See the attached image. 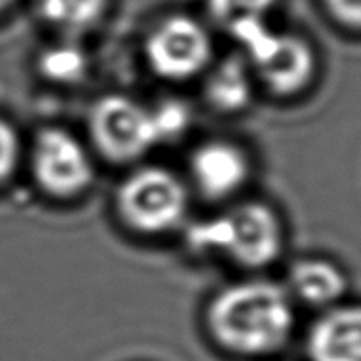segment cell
I'll return each mask as SVG.
<instances>
[{
    "mask_svg": "<svg viewBox=\"0 0 361 361\" xmlns=\"http://www.w3.org/2000/svg\"><path fill=\"white\" fill-rule=\"evenodd\" d=\"M290 295L278 283L247 280L216 293L206 309L212 338L239 355H267L280 350L293 330Z\"/></svg>",
    "mask_w": 361,
    "mask_h": 361,
    "instance_id": "6da1fadb",
    "label": "cell"
},
{
    "mask_svg": "<svg viewBox=\"0 0 361 361\" xmlns=\"http://www.w3.org/2000/svg\"><path fill=\"white\" fill-rule=\"evenodd\" d=\"M189 239L198 251H218L241 267L262 268L282 252L283 233L270 206L245 202L214 220L197 224Z\"/></svg>",
    "mask_w": 361,
    "mask_h": 361,
    "instance_id": "7a4b0ae2",
    "label": "cell"
},
{
    "mask_svg": "<svg viewBox=\"0 0 361 361\" xmlns=\"http://www.w3.org/2000/svg\"><path fill=\"white\" fill-rule=\"evenodd\" d=\"M187 190L171 171L144 167L128 175L117 195L118 214L140 233H164L187 212Z\"/></svg>",
    "mask_w": 361,
    "mask_h": 361,
    "instance_id": "3957f363",
    "label": "cell"
},
{
    "mask_svg": "<svg viewBox=\"0 0 361 361\" xmlns=\"http://www.w3.org/2000/svg\"><path fill=\"white\" fill-rule=\"evenodd\" d=\"M229 30L243 45L260 78L278 94H293L313 76L314 59L309 45L293 35L270 32L262 18L237 22Z\"/></svg>",
    "mask_w": 361,
    "mask_h": 361,
    "instance_id": "277c9868",
    "label": "cell"
},
{
    "mask_svg": "<svg viewBox=\"0 0 361 361\" xmlns=\"http://www.w3.org/2000/svg\"><path fill=\"white\" fill-rule=\"evenodd\" d=\"M90 126L97 148L115 161L134 159L157 144L149 111L123 95L97 103Z\"/></svg>",
    "mask_w": 361,
    "mask_h": 361,
    "instance_id": "5b68a950",
    "label": "cell"
},
{
    "mask_svg": "<svg viewBox=\"0 0 361 361\" xmlns=\"http://www.w3.org/2000/svg\"><path fill=\"white\" fill-rule=\"evenodd\" d=\"M210 37L197 20L167 18L149 35L146 56L156 74L167 80H187L210 61Z\"/></svg>",
    "mask_w": 361,
    "mask_h": 361,
    "instance_id": "8992f818",
    "label": "cell"
},
{
    "mask_svg": "<svg viewBox=\"0 0 361 361\" xmlns=\"http://www.w3.org/2000/svg\"><path fill=\"white\" fill-rule=\"evenodd\" d=\"M33 173L49 195L66 198L74 197L94 179V167L72 134L49 128L35 142L33 149Z\"/></svg>",
    "mask_w": 361,
    "mask_h": 361,
    "instance_id": "52a82bcc",
    "label": "cell"
},
{
    "mask_svg": "<svg viewBox=\"0 0 361 361\" xmlns=\"http://www.w3.org/2000/svg\"><path fill=\"white\" fill-rule=\"evenodd\" d=\"M311 361H361V307H338L309 330Z\"/></svg>",
    "mask_w": 361,
    "mask_h": 361,
    "instance_id": "ba28073f",
    "label": "cell"
},
{
    "mask_svg": "<svg viewBox=\"0 0 361 361\" xmlns=\"http://www.w3.org/2000/svg\"><path fill=\"white\" fill-rule=\"evenodd\" d=\"M190 171L206 197L224 198L243 187L249 177V161L241 149L228 142H210L195 152Z\"/></svg>",
    "mask_w": 361,
    "mask_h": 361,
    "instance_id": "9c48e42d",
    "label": "cell"
},
{
    "mask_svg": "<svg viewBox=\"0 0 361 361\" xmlns=\"http://www.w3.org/2000/svg\"><path fill=\"white\" fill-rule=\"evenodd\" d=\"M290 288L301 301L309 305H330L342 298L345 278L340 268L326 260H301L290 272Z\"/></svg>",
    "mask_w": 361,
    "mask_h": 361,
    "instance_id": "30bf717a",
    "label": "cell"
},
{
    "mask_svg": "<svg viewBox=\"0 0 361 361\" xmlns=\"http://www.w3.org/2000/svg\"><path fill=\"white\" fill-rule=\"evenodd\" d=\"M206 94L220 111L243 109L251 99V78L243 61L237 56L224 61L208 78Z\"/></svg>",
    "mask_w": 361,
    "mask_h": 361,
    "instance_id": "8fae6325",
    "label": "cell"
},
{
    "mask_svg": "<svg viewBox=\"0 0 361 361\" xmlns=\"http://www.w3.org/2000/svg\"><path fill=\"white\" fill-rule=\"evenodd\" d=\"M105 8V0H39L43 18L64 32H84L94 25Z\"/></svg>",
    "mask_w": 361,
    "mask_h": 361,
    "instance_id": "7c38bea8",
    "label": "cell"
},
{
    "mask_svg": "<svg viewBox=\"0 0 361 361\" xmlns=\"http://www.w3.org/2000/svg\"><path fill=\"white\" fill-rule=\"evenodd\" d=\"M41 72L53 82L72 84L78 82L87 68V59L84 51L72 43H61L49 47L39 59Z\"/></svg>",
    "mask_w": 361,
    "mask_h": 361,
    "instance_id": "4fadbf2b",
    "label": "cell"
},
{
    "mask_svg": "<svg viewBox=\"0 0 361 361\" xmlns=\"http://www.w3.org/2000/svg\"><path fill=\"white\" fill-rule=\"evenodd\" d=\"M149 115H152V125L156 130L157 142L179 138L187 130L190 121L189 109L179 102L161 103L159 107L149 111Z\"/></svg>",
    "mask_w": 361,
    "mask_h": 361,
    "instance_id": "5bb4252c",
    "label": "cell"
},
{
    "mask_svg": "<svg viewBox=\"0 0 361 361\" xmlns=\"http://www.w3.org/2000/svg\"><path fill=\"white\" fill-rule=\"evenodd\" d=\"M274 0H208L212 14L231 27L249 18H262Z\"/></svg>",
    "mask_w": 361,
    "mask_h": 361,
    "instance_id": "9a60e30c",
    "label": "cell"
},
{
    "mask_svg": "<svg viewBox=\"0 0 361 361\" xmlns=\"http://www.w3.org/2000/svg\"><path fill=\"white\" fill-rule=\"evenodd\" d=\"M20 159V142L14 128L0 121V183L10 179Z\"/></svg>",
    "mask_w": 361,
    "mask_h": 361,
    "instance_id": "2e32d148",
    "label": "cell"
},
{
    "mask_svg": "<svg viewBox=\"0 0 361 361\" xmlns=\"http://www.w3.org/2000/svg\"><path fill=\"white\" fill-rule=\"evenodd\" d=\"M336 20L345 25L361 27V0H324Z\"/></svg>",
    "mask_w": 361,
    "mask_h": 361,
    "instance_id": "e0dca14e",
    "label": "cell"
},
{
    "mask_svg": "<svg viewBox=\"0 0 361 361\" xmlns=\"http://www.w3.org/2000/svg\"><path fill=\"white\" fill-rule=\"evenodd\" d=\"M10 2H12V0H0V12H2V10L6 8V6H8Z\"/></svg>",
    "mask_w": 361,
    "mask_h": 361,
    "instance_id": "ac0fdd59",
    "label": "cell"
}]
</instances>
